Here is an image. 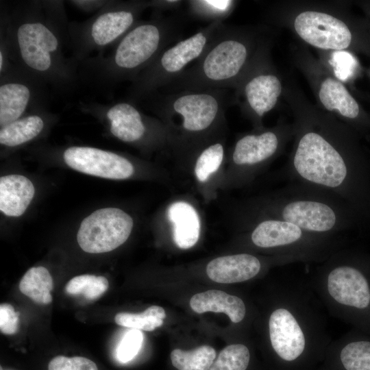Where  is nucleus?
<instances>
[{"mask_svg":"<svg viewBox=\"0 0 370 370\" xmlns=\"http://www.w3.org/2000/svg\"><path fill=\"white\" fill-rule=\"evenodd\" d=\"M64 1H17L1 3L0 42L12 63L60 94L80 82L79 68L65 55L69 24Z\"/></svg>","mask_w":370,"mask_h":370,"instance_id":"obj_1","label":"nucleus"},{"mask_svg":"<svg viewBox=\"0 0 370 370\" xmlns=\"http://www.w3.org/2000/svg\"><path fill=\"white\" fill-rule=\"evenodd\" d=\"M312 128L299 133L282 175L330 192L370 221V158L352 138Z\"/></svg>","mask_w":370,"mask_h":370,"instance_id":"obj_2","label":"nucleus"},{"mask_svg":"<svg viewBox=\"0 0 370 370\" xmlns=\"http://www.w3.org/2000/svg\"><path fill=\"white\" fill-rule=\"evenodd\" d=\"M185 18L182 13L138 21L107 56L90 57L79 66L80 82L99 88L131 83L167 47L181 39Z\"/></svg>","mask_w":370,"mask_h":370,"instance_id":"obj_3","label":"nucleus"},{"mask_svg":"<svg viewBox=\"0 0 370 370\" xmlns=\"http://www.w3.org/2000/svg\"><path fill=\"white\" fill-rule=\"evenodd\" d=\"M264 217L294 224L310 234L330 237L365 224L341 198L319 188L289 182L264 200Z\"/></svg>","mask_w":370,"mask_h":370,"instance_id":"obj_4","label":"nucleus"},{"mask_svg":"<svg viewBox=\"0 0 370 370\" xmlns=\"http://www.w3.org/2000/svg\"><path fill=\"white\" fill-rule=\"evenodd\" d=\"M145 101L179 143L197 142L218 127L231 102L228 89L158 92Z\"/></svg>","mask_w":370,"mask_h":370,"instance_id":"obj_5","label":"nucleus"},{"mask_svg":"<svg viewBox=\"0 0 370 370\" xmlns=\"http://www.w3.org/2000/svg\"><path fill=\"white\" fill-rule=\"evenodd\" d=\"M249 53L247 40L223 23L202 56L158 92L235 87Z\"/></svg>","mask_w":370,"mask_h":370,"instance_id":"obj_6","label":"nucleus"},{"mask_svg":"<svg viewBox=\"0 0 370 370\" xmlns=\"http://www.w3.org/2000/svg\"><path fill=\"white\" fill-rule=\"evenodd\" d=\"M150 1H108L90 18L69 24V51L71 61L80 64L95 51L114 45L149 8Z\"/></svg>","mask_w":370,"mask_h":370,"instance_id":"obj_7","label":"nucleus"},{"mask_svg":"<svg viewBox=\"0 0 370 370\" xmlns=\"http://www.w3.org/2000/svg\"><path fill=\"white\" fill-rule=\"evenodd\" d=\"M223 23H211L165 48L130 83L125 99L137 105L162 90L202 56Z\"/></svg>","mask_w":370,"mask_h":370,"instance_id":"obj_8","label":"nucleus"},{"mask_svg":"<svg viewBox=\"0 0 370 370\" xmlns=\"http://www.w3.org/2000/svg\"><path fill=\"white\" fill-rule=\"evenodd\" d=\"M49 86L14 64L0 75V126L49 108Z\"/></svg>","mask_w":370,"mask_h":370,"instance_id":"obj_9","label":"nucleus"},{"mask_svg":"<svg viewBox=\"0 0 370 370\" xmlns=\"http://www.w3.org/2000/svg\"><path fill=\"white\" fill-rule=\"evenodd\" d=\"M133 225L132 217L121 209L101 208L83 219L77 232V241L85 252H109L127 240Z\"/></svg>","mask_w":370,"mask_h":370,"instance_id":"obj_10","label":"nucleus"},{"mask_svg":"<svg viewBox=\"0 0 370 370\" xmlns=\"http://www.w3.org/2000/svg\"><path fill=\"white\" fill-rule=\"evenodd\" d=\"M79 108L106 119L111 134L124 143H140L153 133L163 131L162 124L145 115L138 105L127 99L106 104L81 102Z\"/></svg>","mask_w":370,"mask_h":370,"instance_id":"obj_11","label":"nucleus"},{"mask_svg":"<svg viewBox=\"0 0 370 370\" xmlns=\"http://www.w3.org/2000/svg\"><path fill=\"white\" fill-rule=\"evenodd\" d=\"M249 237L256 247L301 255L318 253L327 247L330 238L310 234L294 224L269 217L256 223Z\"/></svg>","mask_w":370,"mask_h":370,"instance_id":"obj_12","label":"nucleus"},{"mask_svg":"<svg viewBox=\"0 0 370 370\" xmlns=\"http://www.w3.org/2000/svg\"><path fill=\"white\" fill-rule=\"evenodd\" d=\"M64 162L79 172L106 179L123 180L132 175V163L116 153L89 146H71L62 152Z\"/></svg>","mask_w":370,"mask_h":370,"instance_id":"obj_13","label":"nucleus"},{"mask_svg":"<svg viewBox=\"0 0 370 370\" xmlns=\"http://www.w3.org/2000/svg\"><path fill=\"white\" fill-rule=\"evenodd\" d=\"M294 27L304 41L317 48L343 51L352 43V35L347 25L326 13L303 12L295 18Z\"/></svg>","mask_w":370,"mask_h":370,"instance_id":"obj_14","label":"nucleus"},{"mask_svg":"<svg viewBox=\"0 0 370 370\" xmlns=\"http://www.w3.org/2000/svg\"><path fill=\"white\" fill-rule=\"evenodd\" d=\"M281 146L280 133L274 130L245 134L236 142L232 160L243 173L242 176L248 177L272 160L278 154Z\"/></svg>","mask_w":370,"mask_h":370,"instance_id":"obj_15","label":"nucleus"},{"mask_svg":"<svg viewBox=\"0 0 370 370\" xmlns=\"http://www.w3.org/2000/svg\"><path fill=\"white\" fill-rule=\"evenodd\" d=\"M330 295L338 303L359 309L370 304V289L366 278L356 267L339 263L332 267L327 277Z\"/></svg>","mask_w":370,"mask_h":370,"instance_id":"obj_16","label":"nucleus"},{"mask_svg":"<svg viewBox=\"0 0 370 370\" xmlns=\"http://www.w3.org/2000/svg\"><path fill=\"white\" fill-rule=\"evenodd\" d=\"M272 347L283 360L293 361L304 352L306 338L293 314L286 308L275 310L269 320Z\"/></svg>","mask_w":370,"mask_h":370,"instance_id":"obj_17","label":"nucleus"},{"mask_svg":"<svg viewBox=\"0 0 370 370\" xmlns=\"http://www.w3.org/2000/svg\"><path fill=\"white\" fill-rule=\"evenodd\" d=\"M261 268V262L256 256L243 253L213 259L206 267V273L215 282L232 284L253 278Z\"/></svg>","mask_w":370,"mask_h":370,"instance_id":"obj_18","label":"nucleus"},{"mask_svg":"<svg viewBox=\"0 0 370 370\" xmlns=\"http://www.w3.org/2000/svg\"><path fill=\"white\" fill-rule=\"evenodd\" d=\"M240 90L250 112L256 118L262 119L275 107L282 91V84L275 75L262 73L249 77Z\"/></svg>","mask_w":370,"mask_h":370,"instance_id":"obj_19","label":"nucleus"},{"mask_svg":"<svg viewBox=\"0 0 370 370\" xmlns=\"http://www.w3.org/2000/svg\"><path fill=\"white\" fill-rule=\"evenodd\" d=\"M54 115L42 108L26 114L1 127L0 143L6 147L23 145L39 136Z\"/></svg>","mask_w":370,"mask_h":370,"instance_id":"obj_20","label":"nucleus"},{"mask_svg":"<svg viewBox=\"0 0 370 370\" xmlns=\"http://www.w3.org/2000/svg\"><path fill=\"white\" fill-rule=\"evenodd\" d=\"M35 194L34 184L27 177L11 174L0 178V210L8 217L21 216Z\"/></svg>","mask_w":370,"mask_h":370,"instance_id":"obj_21","label":"nucleus"},{"mask_svg":"<svg viewBox=\"0 0 370 370\" xmlns=\"http://www.w3.org/2000/svg\"><path fill=\"white\" fill-rule=\"evenodd\" d=\"M173 225V238L177 247L187 249L193 247L200 236L201 223L195 208L186 201L171 204L166 212Z\"/></svg>","mask_w":370,"mask_h":370,"instance_id":"obj_22","label":"nucleus"},{"mask_svg":"<svg viewBox=\"0 0 370 370\" xmlns=\"http://www.w3.org/2000/svg\"><path fill=\"white\" fill-rule=\"evenodd\" d=\"M190 306L198 314L206 312L225 313L233 323L241 321L246 312L245 304L241 298L219 290H208L194 295L190 300Z\"/></svg>","mask_w":370,"mask_h":370,"instance_id":"obj_23","label":"nucleus"},{"mask_svg":"<svg viewBox=\"0 0 370 370\" xmlns=\"http://www.w3.org/2000/svg\"><path fill=\"white\" fill-rule=\"evenodd\" d=\"M319 97L327 110H336L342 116L352 121L359 118L358 103L339 81L332 77L325 79L320 86Z\"/></svg>","mask_w":370,"mask_h":370,"instance_id":"obj_24","label":"nucleus"},{"mask_svg":"<svg viewBox=\"0 0 370 370\" xmlns=\"http://www.w3.org/2000/svg\"><path fill=\"white\" fill-rule=\"evenodd\" d=\"M19 290L38 304H49L52 301L51 291L53 288L52 277L44 267L30 268L19 283Z\"/></svg>","mask_w":370,"mask_h":370,"instance_id":"obj_25","label":"nucleus"},{"mask_svg":"<svg viewBox=\"0 0 370 370\" xmlns=\"http://www.w3.org/2000/svg\"><path fill=\"white\" fill-rule=\"evenodd\" d=\"M186 2L189 16L209 23H223L236 4V1L232 0H192Z\"/></svg>","mask_w":370,"mask_h":370,"instance_id":"obj_26","label":"nucleus"},{"mask_svg":"<svg viewBox=\"0 0 370 370\" xmlns=\"http://www.w3.org/2000/svg\"><path fill=\"white\" fill-rule=\"evenodd\" d=\"M215 358L214 349L208 345L191 351L175 349L171 353V362L179 370H209Z\"/></svg>","mask_w":370,"mask_h":370,"instance_id":"obj_27","label":"nucleus"},{"mask_svg":"<svg viewBox=\"0 0 370 370\" xmlns=\"http://www.w3.org/2000/svg\"><path fill=\"white\" fill-rule=\"evenodd\" d=\"M166 317L164 308L159 306H151L141 313L119 312L114 317L116 324L145 331H153L163 324Z\"/></svg>","mask_w":370,"mask_h":370,"instance_id":"obj_28","label":"nucleus"},{"mask_svg":"<svg viewBox=\"0 0 370 370\" xmlns=\"http://www.w3.org/2000/svg\"><path fill=\"white\" fill-rule=\"evenodd\" d=\"M224 152L223 144L217 140L206 145L200 150L195 165V175L199 182H206L219 169Z\"/></svg>","mask_w":370,"mask_h":370,"instance_id":"obj_29","label":"nucleus"},{"mask_svg":"<svg viewBox=\"0 0 370 370\" xmlns=\"http://www.w3.org/2000/svg\"><path fill=\"white\" fill-rule=\"evenodd\" d=\"M108 288V281L103 276L84 274L69 281L65 290L73 295H82L88 300L96 299Z\"/></svg>","mask_w":370,"mask_h":370,"instance_id":"obj_30","label":"nucleus"},{"mask_svg":"<svg viewBox=\"0 0 370 370\" xmlns=\"http://www.w3.org/2000/svg\"><path fill=\"white\" fill-rule=\"evenodd\" d=\"M250 359L248 348L243 344L225 347L209 370H246Z\"/></svg>","mask_w":370,"mask_h":370,"instance_id":"obj_31","label":"nucleus"},{"mask_svg":"<svg viewBox=\"0 0 370 370\" xmlns=\"http://www.w3.org/2000/svg\"><path fill=\"white\" fill-rule=\"evenodd\" d=\"M340 358L346 370H370V342L347 344L341 350Z\"/></svg>","mask_w":370,"mask_h":370,"instance_id":"obj_32","label":"nucleus"},{"mask_svg":"<svg viewBox=\"0 0 370 370\" xmlns=\"http://www.w3.org/2000/svg\"><path fill=\"white\" fill-rule=\"evenodd\" d=\"M143 341L140 330L130 329L121 340L116 349V358L120 362L126 363L132 360L138 353Z\"/></svg>","mask_w":370,"mask_h":370,"instance_id":"obj_33","label":"nucleus"},{"mask_svg":"<svg viewBox=\"0 0 370 370\" xmlns=\"http://www.w3.org/2000/svg\"><path fill=\"white\" fill-rule=\"evenodd\" d=\"M48 370H98L96 364L84 357L58 356L49 363Z\"/></svg>","mask_w":370,"mask_h":370,"instance_id":"obj_34","label":"nucleus"},{"mask_svg":"<svg viewBox=\"0 0 370 370\" xmlns=\"http://www.w3.org/2000/svg\"><path fill=\"white\" fill-rule=\"evenodd\" d=\"M19 313L15 312L13 306L9 304L0 306V330L5 334H14L18 328Z\"/></svg>","mask_w":370,"mask_h":370,"instance_id":"obj_35","label":"nucleus"},{"mask_svg":"<svg viewBox=\"0 0 370 370\" xmlns=\"http://www.w3.org/2000/svg\"><path fill=\"white\" fill-rule=\"evenodd\" d=\"M108 1L106 0H74L69 3L79 10L86 12H97L101 10Z\"/></svg>","mask_w":370,"mask_h":370,"instance_id":"obj_36","label":"nucleus"},{"mask_svg":"<svg viewBox=\"0 0 370 370\" xmlns=\"http://www.w3.org/2000/svg\"><path fill=\"white\" fill-rule=\"evenodd\" d=\"M183 3V1L178 0H152L150 1L149 8H152L155 13L160 14L166 10L178 9Z\"/></svg>","mask_w":370,"mask_h":370,"instance_id":"obj_37","label":"nucleus"}]
</instances>
